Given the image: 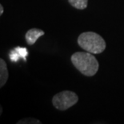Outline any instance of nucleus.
Listing matches in <instances>:
<instances>
[{
	"label": "nucleus",
	"instance_id": "nucleus-5",
	"mask_svg": "<svg viewBox=\"0 0 124 124\" xmlns=\"http://www.w3.org/2000/svg\"><path fill=\"white\" fill-rule=\"evenodd\" d=\"M45 34L44 31L41 30L39 28H31L30 30H28L27 31L25 35V39L27 43L29 45H33L34 44H35V42L37 41L39 37L43 36Z\"/></svg>",
	"mask_w": 124,
	"mask_h": 124
},
{
	"label": "nucleus",
	"instance_id": "nucleus-9",
	"mask_svg": "<svg viewBox=\"0 0 124 124\" xmlns=\"http://www.w3.org/2000/svg\"><path fill=\"white\" fill-rule=\"evenodd\" d=\"M3 11H4V9H3V7H2V4H0V16L3 14Z\"/></svg>",
	"mask_w": 124,
	"mask_h": 124
},
{
	"label": "nucleus",
	"instance_id": "nucleus-7",
	"mask_svg": "<svg viewBox=\"0 0 124 124\" xmlns=\"http://www.w3.org/2000/svg\"><path fill=\"white\" fill-rule=\"evenodd\" d=\"M69 3L78 10H84L87 7L88 0H68Z\"/></svg>",
	"mask_w": 124,
	"mask_h": 124
},
{
	"label": "nucleus",
	"instance_id": "nucleus-10",
	"mask_svg": "<svg viewBox=\"0 0 124 124\" xmlns=\"http://www.w3.org/2000/svg\"><path fill=\"white\" fill-rule=\"evenodd\" d=\"M2 107L0 105V115L2 114Z\"/></svg>",
	"mask_w": 124,
	"mask_h": 124
},
{
	"label": "nucleus",
	"instance_id": "nucleus-6",
	"mask_svg": "<svg viewBox=\"0 0 124 124\" xmlns=\"http://www.w3.org/2000/svg\"><path fill=\"white\" fill-rule=\"evenodd\" d=\"M9 73L7 69V63L4 60L0 58V88H2L8 80Z\"/></svg>",
	"mask_w": 124,
	"mask_h": 124
},
{
	"label": "nucleus",
	"instance_id": "nucleus-2",
	"mask_svg": "<svg viewBox=\"0 0 124 124\" xmlns=\"http://www.w3.org/2000/svg\"><path fill=\"white\" fill-rule=\"evenodd\" d=\"M78 44L86 52L99 54L106 49L107 44L101 36L94 31H86L78 37Z\"/></svg>",
	"mask_w": 124,
	"mask_h": 124
},
{
	"label": "nucleus",
	"instance_id": "nucleus-4",
	"mask_svg": "<svg viewBox=\"0 0 124 124\" xmlns=\"http://www.w3.org/2000/svg\"><path fill=\"white\" fill-rule=\"evenodd\" d=\"M29 52L27 48L24 47H16L12 49L9 53V58L12 62L16 63L19 59H23L24 61H27V57Z\"/></svg>",
	"mask_w": 124,
	"mask_h": 124
},
{
	"label": "nucleus",
	"instance_id": "nucleus-3",
	"mask_svg": "<svg viewBox=\"0 0 124 124\" xmlns=\"http://www.w3.org/2000/svg\"><path fill=\"white\" fill-rule=\"evenodd\" d=\"M78 101V97L75 92L64 90L56 94L52 98V104L57 110H66L69 109Z\"/></svg>",
	"mask_w": 124,
	"mask_h": 124
},
{
	"label": "nucleus",
	"instance_id": "nucleus-8",
	"mask_svg": "<svg viewBox=\"0 0 124 124\" xmlns=\"http://www.w3.org/2000/svg\"><path fill=\"white\" fill-rule=\"evenodd\" d=\"M42 123L41 121L33 118H23V119L19 120L17 122V124H40Z\"/></svg>",
	"mask_w": 124,
	"mask_h": 124
},
{
	"label": "nucleus",
	"instance_id": "nucleus-1",
	"mask_svg": "<svg viewBox=\"0 0 124 124\" xmlns=\"http://www.w3.org/2000/svg\"><path fill=\"white\" fill-rule=\"evenodd\" d=\"M73 65L82 74L92 76L99 70V64L95 57L88 52H77L70 57Z\"/></svg>",
	"mask_w": 124,
	"mask_h": 124
}]
</instances>
